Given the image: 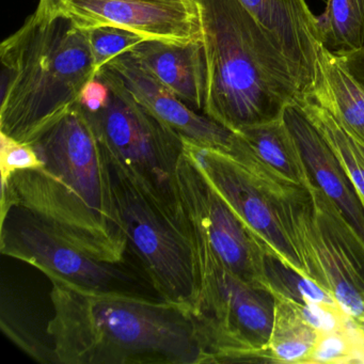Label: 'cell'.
Here are the masks:
<instances>
[{
	"mask_svg": "<svg viewBox=\"0 0 364 364\" xmlns=\"http://www.w3.org/2000/svg\"><path fill=\"white\" fill-rule=\"evenodd\" d=\"M29 144L42 165L1 178L0 210H24L82 252L122 263L127 242L109 161L80 104Z\"/></svg>",
	"mask_w": 364,
	"mask_h": 364,
	"instance_id": "6da1fadb",
	"label": "cell"
},
{
	"mask_svg": "<svg viewBox=\"0 0 364 364\" xmlns=\"http://www.w3.org/2000/svg\"><path fill=\"white\" fill-rule=\"evenodd\" d=\"M46 333L61 364H208L193 314L133 291H95L48 278Z\"/></svg>",
	"mask_w": 364,
	"mask_h": 364,
	"instance_id": "7a4b0ae2",
	"label": "cell"
},
{
	"mask_svg": "<svg viewBox=\"0 0 364 364\" xmlns=\"http://www.w3.org/2000/svg\"><path fill=\"white\" fill-rule=\"evenodd\" d=\"M195 1L208 71L203 114L237 134L304 99L293 65L240 0Z\"/></svg>",
	"mask_w": 364,
	"mask_h": 364,
	"instance_id": "3957f363",
	"label": "cell"
},
{
	"mask_svg": "<svg viewBox=\"0 0 364 364\" xmlns=\"http://www.w3.org/2000/svg\"><path fill=\"white\" fill-rule=\"evenodd\" d=\"M7 73L0 134L31 144L65 116L97 77L87 31L63 14L29 16L0 46Z\"/></svg>",
	"mask_w": 364,
	"mask_h": 364,
	"instance_id": "277c9868",
	"label": "cell"
},
{
	"mask_svg": "<svg viewBox=\"0 0 364 364\" xmlns=\"http://www.w3.org/2000/svg\"><path fill=\"white\" fill-rule=\"evenodd\" d=\"M197 278L191 313L210 363L267 362L276 300L270 289L230 272L188 225Z\"/></svg>",
	"mask_w": 364,
	"mask_h": 364,
	"instance_id": "5b68a950",
	"label": "cell"
},
{
	"mask_svg": "<svg viewBox=\"0 0 364 364\" xmlns=\"http://www.w3.org/2000/svg\"><path fill=\"white\" fill-rule=\"evenodd\" d=\"M107 159L127 251L139 261L146 280L161 300L193 313L197 278L186 221L173 216L129 170Z\"/></svg>",
	"mask_w": 364,
	"mask_h": 364,
	"instance_id": "8992f818",
	"label": "cell"
},
{
	"mask_svg": "<svg viewBox=\"0 0 364 364\" xmlns=\"http://www.w3.org/2000/svg\"><path fill=\"white\" fill-rule=\"evenodd\" d=\"M97 77L109 88L107 102L97 112L82 109L106 154L146 185L178 220L186 221L176 178L183 138L141 105L107 65Z\"/></svg>",
	"mask_w": 364,
	"mask_h": 364,
	"instance_id": "52a82bcc",
	"label": "cell"
},
{
	"mask_svg": "<svg viewBox=\"0 0 364 364\" xmlns=\"http://www.w3.org/2000/svg\"><path fill=\"white\" fill-rule=\"evenodd\" d=\"M291 235L306 277L364 326V242L319 189L295 186L287 199Z\"/></svg>",
	"mask_w": 364,
	"mask_h": 364,
	"instance_id": "ba28073f",
	"label": "cell"
},
{
	"mask_svg": "<svg viewBox=\"0 0 364 364\" xmlns=\"http://www.w3.org/2000/svg\"><path fill=\"white\" fill-rule=\"evenodd\" d=\"M184 151L217 193L250 228L268 252L306 277L294 244L287 199L297 185L249 159L247 163L214 149L183 139Z\"/></svg>",
	"mask_w": 364,
	"mask_h": 364,
	"instance_id": "9c48e42d",
	"label": "cell"
},
{
	"mask_svg": "<svg viewBox=\"0 0 364 364\" xmlns=\"http://www.w3.org/2000/svg\"><path fill=\"white\" fill-rule=\"evenodd\" d=\"M0 213V251L6 257L80 289L136 293V279L120 264L100 261L82 252L24 210L11 208Z\"/></svg>",
	"mask_w": 364,
	"mask_h": 364,
	"instance_id": "30bf717a",
	"label": "cell"
},
{
	"mask_svg": "<svg viewBox=\"0 0 364 364\" xmlns=\"http://www.w3.org/2000/svg\"><path fill=\"white\" fill-rule=\"evenodd\" d=\"M176 178L178 198L188 225L230 272L242 280L264 285L267 250L185 151Z\"/></svg>",
	"mask_w": 364,
	"mask_h": 364,
	"instance_id": "8fae6325",
	"label": "cell"
},
{
	"mask_svg": "<svg viewBox=\"0 0 364 364\" xmlns=\"http://www.w3.org/2000/svg\"><path fill=\"white\" fill-rule=\"evenodd\" d=\"M59 14L87 31L101 26L127 29L159 41H201L195 0H61Z\"/></svg>",
	"mask_w": 364,
	"mask_h": 364,
	"instance_id": "7c38bea8",
	"label": "cell"
},
{
	"mask_svg": "<svg viewBox=\"0 0 364 364\" xmlns=\"http://www.w3.org/2000/svg\"><path fill=\"white\" fill-rule=\"evenodd\" d=\"M107 67L120 77L135 99L183 139L237 157L244 148L240 134L196 112L139 67L129 53Z\"/></svg>",
	"mask_w": 364,
	"mask_h": 364,
	"instance_id": "4fadbf2b",
	"label": "cell"
},
{
	"mask_svg": "<svg viewBox=\"0 0 364 364\" xmlns=\"http://www.w3.org/2000/svg\"><path fill=\"white\" fill-rule=\"evenodd\" d=\"M283 119L295 139L313 187L340 208L364 242L363 206L342 161L299 105H287Z\"/></svg>",
	"mask_w": 364,
	"mask_h": 364,
	"instance_id": "5bb4252c",
	"label": "cell"
},
{
	"mask_svg": "<svg viewBox=\"0 0 364 364\" xmlns=\"http://www.w3.org/2000/svg\"><path fill=\"white\" fill-rule=\"evenodd\" d=\"M269 33L295 70L304 97L311 92L316 73L319 37L317 16L306 0H240Z\"/></svg>",
	"mask_w": 364,
	"mask_h": 364,
	"instance_id": "9a60e30c",
	"label": "cell"
},
{
	"mask_svg": "<svg viewBox=\"0 0 364 364\" xmlns=\"http://www.w3.org/2000/svg\"><path fill=\"white\" fill-rule=\"evenodd\" d=\"M129 54L161 86L203 114L208 71L202 40L188 43L146 40Z\"/></svg>",
	"mask_w": 364,
	"mask_h": 364,
	"instance_id": "2e32d148",
	"label": "cell"
},
{
	"mask_svg": "<svg viewBox=\"0 0 364 364\" xmlns=\"http://www.w3.org/2000/svg\"><path fill=\"white\" fill-rule=\"evenodd\" d=\"M312 97L351 138L364 146V87L338 55L321 46Z\"/></svg>",
	"mask_w": 364,
	"mask_h": 364,
	"instance_id": "e0dca14e",
	"label": "cell"
},
{
	"mask_svg": "<svg viewBox=\"0 0 364 364\" xmlns=\"http://www.w3.org/2000/svg\"><path fill=\"white\" fill-rule=\"evenodd\" d=\"M249 146L250 156L282 180L313 188L301 155L283 116L276 120L253 125L240 133Z\"/></svg>",
	"mask_w": 364,
	"mask_h": 364,
	"instance_id": "ac0fdd59",
	"label": "cell"
},
{
	"mask_svg": "<svg viewBox=\"0 0 364 364\" xmlns=\"http://www.w3.org/2000/svg\"><path fill=\"white\" fill-rule=\"evenodd\" d=\"M274 319L267 346L270 363L306 364L318 331L302 317L295 301L274 295Z\"/></svg>",
	"mask_w": 364,
	"mask_h": 364,
	"instance_id": "d6986e66",
	"label": "cell"
},
{
	"mask_svg": "<svg viewBox=\"0 0 364 364\" xmlns=\"http://www.w3.org/2000/svg\"><path fill=\"white\" fill-rule=\"evenodd\" d=\"M317 24L321 44L328 50H359L364 44V0H327Z\"/></svg>",
	"mask_w": 364,
	"mask_h": 364,
	"instance_id": "ffe728a7",
	"label": "cell"
},
{
	"mask_svg": "<svg viewBox=\"0 0 364 364\" xmlns=\"http://www.w3.org/2000/svg\"><path fill=\"white\" fill-rule=\"evenodd\" d=\"M296 104L323 134L342 161L364 210V146L351 138L336 119L312 97H304Z\"/></svg>",
	"mask_w": 364,
	"mask_h": 364,
	"instance_id": "44dd1931",
	"label": "cell"
},
{
	"mask_svg": "<svg viewBox=\"0 0 364 364\" xmlns=\"http://www.w3.org/2000/svg\"><path fill=\"white\" fill-rule=\"evenodd\" d=\"M264 285L274 295L291 301L336 302L321 285L298 272L272 252H266L264 259Z\"/></svg>",
	"mask_w": 364,
	"mask_h": 364,
	"instance_id": "7402d4cb",
	"label": "cell"
},
{
	"mask_svg": "<svg viewBox=\"0 0 364 364\" xmlns=\"http://www.w3.org/2000/svg\"><path fill=\"white\" fill-rule=\"evenodd\" d=\"M364 363V326L353 318L342 329L318 333L306 364Z\"/></svg>",
	"mask_w": 364,
	"mask_h": 364,
	"instance_id": "603a6c76",
	"label": "cell"
},
{
	"mask_svg": "<svg viewBox=\"0 0 364 364\" xmlns=\"http://www.w3.org/2000/svg\"><path fill=\"white\" fill-rule=\"evenodd\" d=\"M86 31L97 74L110 61L131 52L146 40L138 33L116 26L95 27Z\"/></svg>",
	"mask_w": 364,
	"mask_h": 364,
	"instance_id": "cb8c5ba5",
	"label": "cell"
},
{
	"mask_svg": "<svg viewBox=\"0 0 364 364\" xmlns=\"http://www.w3.org/2000/svg\"><path fill=\"white\" fill-rule=\"evenodd\" d=\"M300 314L318 333L342 329L351 317L338 302H296Z\"/></svg>",
	"mask_w": 364,
	"mask_h": 364,
	"instance_id": "d4e9b609",
	"label": "cell"
},
{
	"mask_svg": "<svg viewBox=\"0 0 364 364\" xmlns=\"http://www.w3.org/2000/svg\"><path fill=\"white\" fill-rule=\"evenodd\" d=\"M0 140H1V150H0L1 178H8L16 171L36 169L42 165L31 144L16 141L4 134H0Z\"/></svg>",
	"mask_w": 364,
	"mask_h": 364,
	"instance_id": "484cf974",
	"label": "cell"
},
{
	"mask_svg": "<svg viewBox=\"0 0 364 364\" xmlns=\"http://www.w3.org/2000/svg\"><path fill=\"white\" fill-rule=\"evenodd\" d=\"M1 328L10 340L14 341L33 359L43 363H56L52 348L48 349L44 347L39 341L36 340L29 332L18 326V323H14L9 317L6 318L5 315H1Z\"/></svg>",
	"mask_w": 364,
	"mask_h": 364,
	"instance_id": "4316f807",
	"label": "cell"
},
{
	"mask_svg": "<svg viewBox=\"0 0 364 364\" xmlns=\"http://www.w3.org/2000/svg\"><path fill=\"white\" fill-rule=\"evenodd\" d=\"M109 97V88L107 85L95 77V80L88 82L82 95H80V104L87 112H97L101 109Z\"/></svg>",
	"mask_w": 364,
	"mask_h": 364,
	"instance_id": "83f0119b",
	"label": "cell"
},
{
	"mask_svg": "<svg viewBox=\"0 0 364 364\" xmlns=\"http://www.w3.org/2000/svg\"><path fill=\"white\" fill-rule=\"evenodd\" d=\"M334 54L340 57L347 70L364 87V44L359 50L334 53Z\"/></svg>",
	"mask_w": 364,
	"mask_h": 364,
	"instance_id": "f1b7e54d",
	"label": "cell"
},
{
	"mask_svg": "<svg viewBox=\"0 0 364 364\" xmlns=\"http://www.w3.org/2000/svg\"><path fill=\"white\" fill-rule=\"evenodd\" d=\"M61 0H39L35 16L39 20H50L59 16Z\"/></svg>",
	"mask_w": 364,
	"mask_h": 364,
	"instance_id": "f546056e",
	"label": "cell"
}]
</instances>
